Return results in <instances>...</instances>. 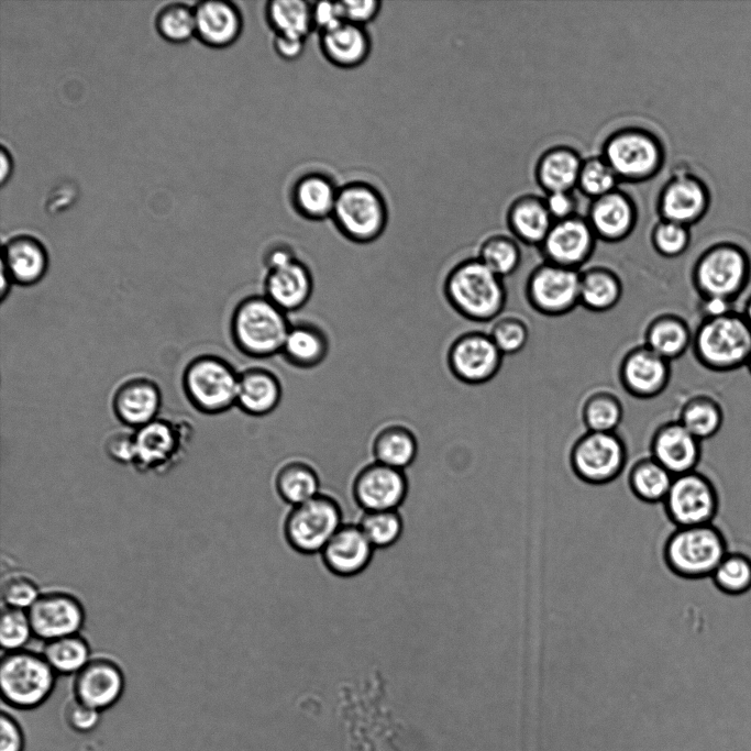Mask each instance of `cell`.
<instances>
[{"mask_svg":"<svg viewBox=\"0 0 751 751\" xmlns=\"http://www.w3.org/2000/svg\"><path fill=\"white\" fill-rule=\"evenodd\" d=\"M101 711L73 698L64 709L66 724L76 732L87 733L95 730L100 721Z\"/></svg>","mask_w":751,"mask_h":751,"instance_id":"53","label":"cell"},{"mask_svg":"<svg viewBox=\"0 0 751 751\" xmlns=\"http://www.w3.org/2000/svg\"><path fill=\"white\" fill-rule=\"evenodd\" d=\"M194 16L195 36L210 47L230 46L242 32V14L232 1L201 0L194 5Z\"/></svg>","mask_w":751,"mask_h":751,"instance_id":"28","label":"cell"},{"mask_svg":"<svg viewBox=\"0 0 751 751\" xmlns=\"http://www.w3.org/2000/svg\"><path fill=\"white\" fill-rule=\"evenodd\" d=\"M0 183L4 185L12 174L13 162L10 152L3 145L0 147Z\"/></svg>","mask_w":751,"mask_h":751,"instance_id":"61","label":"cell"},{"mask_svg":"<svg viewBox=\"0 0 751 751\" xmlns=\"http://www.w3.org/2000/svg\"><path fill=\"white\" fill-rule=\"evenodd\" d=\"M332 219L350 241L369 243L377 240L387 224V207L379 191L362 181L339 189Z\"/></svg>","mask_w":751,"mask_h":751,"instance_id":"9","label":"cell"},{"mask_svg":"<svg viewBox=\"0 0 751 751\" xmlns=\"http://www.w3.org/2000/svg\"><path fill=\"white\" fill-rule=\"evenodd\" d=\"M43 656L56 674H76L91 659L88 641L80 633L46 641Z\"/></svg>","mask_w":751,"mask_h":751,"instance_id":"42","label":"cell"},{"mask_svg":"<svg viewBox=\"0 0 751 751\" xmlns=\"http://www.w3.org/2000/svg\"><path fill=\"white\" fill-rule=\"evenodd\" d=\"M320 48L331 64L341 68H353L368 57L371 40L363 26L342 22L320 33Z\"/></svg>","mask_w":751,"mask_h":751,"instance_id":"32","label":"cell"},{"mask_svg":"<svg viewBox=\"0 0 751 751\" xmlns=\"http://www.w3.org/2000/svg\"><path fill=\"white\" fill-rule=\"evenodd\" d=\"M600 155L620 183H645L659 175L665 164V147L651 130L625 125L606 136Z\"/></svg>","mask_w":751,"mask_h":751,"instance_id":"5","label":"cell"},{"mask_svg":"<svg viewBox=\"0 0 751 751\" xmlns=\"http://www.w3.org/2000/svg\"><path fill=\"white\" fill-rule=\"evenodd\" d=\"M125 687L122 667L106 655H92L88 663L75 674L74 698L103 711L121 698Z\"/></svg>","mask_w":751,"mask_h":751,"instance_id":"20","label":"cell"},{"mask_svg":"<svg viewBox=\"0 0 751 751\" xmlns=\"http://www.w3.org/2000/svg\"><path fill=\"white\" fill-rule=\"evenodd\" d=\"M33 634L27 610L4 606L0 618V643L5 652L24 649Z\"/></svg>","mask_w":751,"mask_h":751,"instance_id":"51","label":"cell"},{"mask_svg":"<svg viewBox=\"0 0 751 751\" xmlns=\"http://www.w3.org/2000/svg\"><path fill=\"white\" fill-rule=\"evenodd\" d=\"M266 19L276 35L306 40L313 29L312 4L302 0H273L266 5Z\"/></svg>","mask_w":751,"mask_h":751,"instance_id":"41","label":"cell"},{"mask_svg":"<svg viewBox=\"0 0 751 751\" xmlns=\"http://www.w3.org/2000/svg\"><path fill=\"white\" fill-rule=\"evenodd\" d=\"M691 228L659 219L650 233V242L654 251L666 258L683 255L691 244Z\"/></svg>","mask_w":751,"mask_h":751,"instance_id":"49","label":"cell"},{"mask_svg":"<svg viewBox=\"0 0 751 751\" xmlns=\"http://www.w3.org/2000/svg\"><path fill=\"white\" fill-rule=\"evenodd\" d=\"M291 322L288 313L262 295L240 300L230 320V334L236 349L252 358L280 355Z\"/></svg>","mask_w":751,"mask_h":751,"instance_id":"2","label":"cell"},{"mask_svg":"<svg viewBox=\"0 0 751 751\" xmlns=\"http://www.w3.org/2000/svg\"><path fill=\"white\" fill-rule=\"evenodd\" d=\"M239 374L221 356L201 354L190 360L181 384L190 405L201 413L219 415L236 406Z\"/></svg>","mask_w":751,"mask_h":751,"instance_id":"6","label":"cell"},{"mask_svg":"<svg viewBox=\"0 0 751 751\" xmlns=\"http://www.w3.org/2000/svg\"><path fill=\"white\" fill-rule=\"evenodd\" d=\"M650 456L673 476L695 471L702 456V441L677 420L659 426L650 442Z\"/></svg>","mask_w":751,"mask_h":751,"instance_id":"25","label":"cell"},{"mask_svg":"<svg viewBox=\"0 0 751 751\" xmlns=\"http://www.w3.org/2000/svg\"><path fill=\"white\" fill-rule=\"evenodd\" d=\"M192 428L185 420L157 418L133 431V465L140 471L172 465L191 439Z\"/></svg>","mask_w":751,"mask_h":751,"instance_id":"14","label":"cell"},{"mask_svg":"<svg viewBox=\"0 0 751 751\" xmlns=\"http://www.w3.org/2000/svg\"><path fill=\"white\" fill-rule=\"evenodd\" d=\"M663 505L669 519L683 528L711 523L719 500L713 482L695 470L674 476Z\"/></svg>","mask_w":751,"mask_h":751,"instance_id":"13","label":"cell"},{"mask_svg":"<svg viewBox=\"0 0 751 751\" xmlns=\"http://www.w3.org/2000/svg\"><path fill=\"white\" fill-rule=\"evenodd\" d=\"M725 413L717 399L698 394L681 407L677 421L699 441L715 437L721 429Z\"/></svg>","mask_w":751,"mask_h":751,"instance_id":"39","label":"cell"},{"mask_svg":"<svg viewBox=\"0 0 751 751\" xmlns=\"http://www.w3.org/2000/svg\"><path fill=\"white\" fill-rule=\"evenodd\" d=\"M692 352L706 369L729 373L746 367L751 353V328L736 310L702 318L693 332Z\"/></svg>","mask_w":751,"mask_h":751,"instance_id":"3","label":"cell"},{"mask_svg":"<svg viewBox=\"0 0 751 751\" xmlns=\"http://www.w3.org/2000/svg\"><path fill=\"white\" fill-rule=\"evenodd\" d=\"M27 615L33 634L45 642L80 633L86 619L80 599L62 589L42 592Z\"/></svg>","mask_w":751,"mask_h":751,"instance_id":"17","label":"cell"},{"mask_svg":"<svg viewBox=\"0 0 751 751\" xmlns=\"http://www.w3.org/2000/svg\"><path fill=\"white\" fill-rule=\"evenodd\" d=\"M553 222L544 197L531 192L516 197L506 211V224L511 236L527 246L539 249Z\"/></svg>","mask_w":751,"mask_h":751,"instance_id":"30","label":"cell"},{"mask_svg":"<svg viewBox=\"0 0 751 751\" xmlns=\"http://www.w3.org/2000/svg\"><path fill=\"white\" fill-rule=\"evenodd\" d=\"M735 303L721 300V299H715V298H705L700 299L698 302V310L702 314V318H707V317H716L720 314H725L727 312H730L733 309Z\"/></svg>","mask_w":751,"mask_h":751,"instance_id":"60","label":"cell"},{"mask_svg":"<svg viewBox=\"0 0 751 751\" xmlns=\"http://www.w3.org/2000/svg\"><path fill=\"white\" fill-rule=\"evenodd\" d=\"M443 292L451 308L473 322L497 320L507 303L504 279L477 256L465 258L449 270Z\"/></svg>","mask_w":751,"mask_h":751,"instance_id":"1","label":"cell"},{"mask_svg":"<svg viewBox=\"0 0 751 751\" xmlns=\"http://www.w3.org/2000/svg\"><path fill=\"white\" fill-rule=\"evenodd\" d=\"M48 266L47 250L36 236L20 233L2 244L0 267L13 285L31 287L38 284L47 274Z\"/></svg>","mask_w":751,"mask_h":751,"instance_id":"26","label":"cell"},{"mask_svg":"<svg viewBox=\"0 0 751 751\" xmlns=\"http://www.w3.org/2000/svg\"><path fill=\"white\" fill-rule=\"evenodd\" d=\"M623 285L619 275L605 266L581 270L579 306L603 313L614 309L621 300Z\"/></svg>","mask_w":751,"mask_h":751,"instance_id":"35","label":"cell"},{"mask_svg":"<svg viewBox=\"0 0 751 751\" xmlns=\"http://www.w3.org/2000/svg\"><path fill=\"white\" fill-rule=\"evenodd\" d=\"M372 453L375 462L405 471L417 457L418 439L405 424H386L374 435Z\"/></svg>","mask_w":751,"mask_h":751,"instance_id":"37","label":"cell"},{"mask_svg":"<svg viewBox=\"0 0 751 751\" xmlns=\"http://www.w3.org/2000/svg\"><path fill=\"white\" fill-rule=\"evenodd\" d=\"M263 295L285 312L303 308L313 292L310 268L296 255L265 266Z\"/></svg>","mask_w":751,"mask_h":751,"instance_id":"22","label":"cell"},{"mask_svg":"<svg viewBox=\"0 0 751 751\" xmlns=\"http://www.w3.org/2000/svg\"><path fill=\"white\" fill-rule=\"evenodd\" d=\"M305 41L284 35H275L274 49L285 60H295L300 57L305 48Z\"/></svg>","mask_w":751,"mask_h":751,"instance_id":"59","label":"cell"},{"mask_svg":"<svg viewBox=\"0 0 751 751\" xmlns=\"http://www.w3.org/2000/svg\"><path fill=\"white\" fill-rule=\"evenodd\" d=\"M693 331L678 314L662 313L644 331V345L669 362L682 357L692 346Z\"/></svg>","mask_w":751,"mask_h":751,"instance_id":"34","label":"cell"},{"mask_svg":"<svg viewBox=\"0 0 751 751\" xmlns=\"http://www.w3.org/2000/svg\"><path fill=\"white\" fill-rule=\"evenodd\" d=\"M278 496L291 507L302 504L320 494V479L317 471L303 461H289L283 464L275 476Z\"/></svg>","mask_w":751,"mask_h":751,"instance_id":"38","label":"cell"},{"mask_svg":"<svg viewBox=\"0 0 751 751\" xmlns=\"http://www.w3.org/2000/svg\"><path fill=\"white\" fill-rule=\"evenodd\" d=\"M741 314L751 328V295L746 299Z\"/></svg>","mask_w":751,"mask_h":751,"instance_id":"62","label":"cell"},{"mask_svg":"<svg viewBox=\"0 0 751 751\" xmlns=\"http://www.w3.org/2000/svg\"><path fill=\"white\" fill-rule=\"evenodd\" d=\"M596 242L587 219L576 214L554 221L539 251L543 262L582 270L592 258Z\"/></svg>","mask_w":751,"mask_h":751,"instance_id":"18","label":"cell"},{"mask_svg":"<svg viewBox=\"0 0 751 751\" xmlns=\"http://www.w3.org/2000/svg\"><path fill=\"white\" fill-rule=\"evenodd\" d=\"M374 549L358 524L343 523L320 554L329 572L340 577H351L368 566Z\"/></svg>","mask_w":751,"mask_h":751,"instance_id":"27","label":"cell"},{"mask_svg":"<svg viewBox=\"0 0 751 751\" xmlns=\"http://www.w3.org/2000/svg\"><path fill=\"white\" fill-rule=\"evenodd\" d=\"M329 347V338L321 327L300 321L291 323L280 355L296 368L310 369L325 360Z\"/></svg>","mask_w":751,"mask_h":751,"instance_id":"33","label":"cell"},{"mask_svg":"<svg viewBox=\"0 0 751 751\" xmlns=\"http://www.w3.org/2000/svg\"><path fill=\"white\" fill-rule=\"evenodd\" d=\"M597 240L619 243L628 239L638 222V207L621 188L590 200L585 216Z\"/></svg>","mask_w":751,"mask_h":751,"instance_id":"23","label":"cell"},{"mask_svg":"<svg viewBox=\"0 0 751 751\" xmlns=\"http://www.w3.org/2000/svg\"><path fill=\"white\" fill-rule=\"evenodd\" d=\"M710 578L724 594H746L751 589V559L739 552H728Z\"/></svg>","mask_w":751,"mask_h":751,"instance_id":"45","label":"cell"},{"mask_svg":"<svg viewBox=\"0 0 751 751\" xmlns=\"http://www.w3.org/2000/svg\"><path fill=\"white\" fill-rule=\"evenodd\" d=\"M283 386L267 367L251 366L239 374L236 407L246 415L264 417L280 404Z\"/></svg>","mask_w":751,"mask_h":751,"instance_id":"31","label":"cell"},{"mask_svg":"<svg viewBox=\"0 0 751 751\" xmlns=\"http://www.w3.org/2000/svg\"><path fill=\"white\" fill-rule=\"evenodd\" d=\"M477 257L504 279L517 272L521 264L522 252L516 239L498 233L483 240Z\"/></svg>","mask_w":751,"mask_h":751,"instance_id":"44","label":"cell"},{"mask_svg":"<svg viewBox=\"0 0 751 751\" xmlns=\"http://www.w3.org/2000/svg\"><path fill=\"white\" fill-rule=\"evenodd\" d=\"M671 375V362L644 344L629 350L623 355L618 369L623 390L638 399H652L660 396L667 388Z\"/></svg>","mask_w":751,"mask_h":751,"instance_id":"21","label":"cell"},{"mask_svg":"<svg viewBox=\"0 0 751 751\" xmlns=\"http://www.w3.org/2000/svg\"><path fill=\"white\" fill-rule=\"evenodd\" d=\"M626 463L627 446L617 432L586 431L570 451L572 471L592 485L612 482L622 473Z\"/></svg>","mask_w":751,"mask_h":751,"instance_id":"11","label":"cell"},{"mask_svg":"<svg viewBox=\"0 0 751 751\" xmlns=\"http://www.w3.org/2000/svg\"><path fill=\"white\" fill-rule=\"evenodd\" d=\"M746 367H747L749 374L751 375V353H750L749 358L747 361Z\"/></svg>","mask_w":751,"mask_h":751,"instance_id":"63","label":"cell"},{"mask_svg":"<svg viewBox=\"0 0 751 751\" xmlns=\"http://www.w3.org/2000/svg\"><path fill=\"white\" fill-rule=\"evenodd\" d=\"M343 524L339 502L323 494L291 507L284 522V535L301 554L320 553Z\"/></svg>","mask_w":751,"mask_h":751,"instance_id":"10","label":"cell"},{"mask_svg":"<svg viewBox=\"0 0 751 751\" xmlns=\"http://www.w3.org/2000/svg\"><path fill=\"white\" fill-rule=\"evenodd\" d=\"M33 577L24 573H11L2 582L1 597L7 607L27 610L41 595Z\"/></svg>","mask_w":751,"mask_h":751,"instance_id":"52","label":"cell"},{"mask_svg":"<svg viewBox=\"0 0 751 751\" xmlns=\"http://www.w3.org/2000/svg\"><path fill=\"white\" fill-rule=\"evenodd\" d=\"M709 206L706 183L687 168H676L661 187L655 209L659 219L691 228L706 216Z\"/></svg>","mask_w":751,"mask_h":751,"instance_id":"16","label":"cell"},{"mask_svg":"<svg viewBox=\"0 0 751 751\" xmlns=\"http://www.w3.org/2000/svg\"><path fill=\"white\" fill-rule=\"evenodd\" d=\"M673 479L674 476L652 456L637 461L628 475L631 492L648 504L663 502Z\"/></svg>","mask_w":751,"mask_h":751,"instance_id":"40","label":"cell"},{"mask_svg":"<svg viewBox=\"0 0 751 751\" xmlns=\"http://www.w3.org/2000/svg\"><path fill=\"white\" fill-rule=\"evenodd\" d=\"M751 280V257L739 244L721 241L709 245L695 259L691 281L700 299L735 303Z\"/></svg>","mask_w":751,"mask_h":751,"instance_id":"4","label":"cell"},{"mask_svg":"<svg viewBox=\"0 0 751 751\" xmlns=\"http://www.w3.org/2000/svg\"><path fill=\"white\" fill-rule=\"evenodd\" d=\"M619 178L600 154L583 159L576 188L585 197L593 200L619 188Z\"/></svg>","mask_w":751,"mask_h":751,"instance_id":"48","label":"cell"},{"mask_svg":"<svg viewBox=\"0 0 751 751\" xmlns=\"http://www.w3.org/2000/svg\"><path fill=\"white\" fill-rule=\"evenodd\" d=\"M338 3L344 22L363 27L378 15L382 5L376 0H344Z\"/></svg>","mask_w":751,"mask_h":751,"instance_id":"54","label":"cell"},{"mask_svg":"<svg viewBox=\"0 0 751 751\" xmlns=\"http://www.w3.org/2000/svg\"><path fill=\"white\" fill-rule=\"evenodd\" d=\"M584 157L573 146L557 144L544 150L535 161L533 177L544 194L574 191Z\"/></svg>","mask_w":751,"mask_h":751,"instance_id":"29","label":"cell"},{"mask_svg":"<svg viewBox=\"0 0 751 751\" xmlns=\"http://www.w3.org/2000/svg\"><path fill=\"white\" fill-rule=\"evenodd\" d=\"M339 189L322 174H308L292 188V203L303 218L323 220L332 217Z\"/></svg>","mask_w":751,"mask_h":751,"instance_id":"36","label":"cell"},{"mask_svg":"<svg viewBox=\"0 0 751 751\" xmlns=\"http://www.w3.org/2000/svg\"><path fill=\"white\" fill-rule=\"evenodd\" d=\"M342 22L344 21L338 1H320L312 4L313 29H318L320 33L329 31Z\"/></svg>","mask_w":751,"mask_h":751,"instance_id":"58","label":"cell"},{"mask_svg":"<svg viewBox=\"0 0 751 751\" xmlns=\"http://www.w3.org/2000/svg\"><path fill=\"white\" fill-rule=\"evenodd\" d=\"M23 730L16 719L9 713L0 716V751H23Z\"/></svg>","mask_w":751,"mask_h":751,"instance_id":"57","label":"cell"},{"mask_svg":"<svg viewBox=\"0 0 751 751\" xmlns=\"http://www.w3.org/2000/svg\"><path fill=\"white\" fill-rule=\"evenodd\" d=\"M544 201L554 221L571 218L577 213L578 200L574 191H554L544 194Z\"/></svg>","mask_w":751,"mask_h":751,"instance_id":"56","label":"cell"},{"mask_svg":"<svg viewBox=\"0 0 751 751\" xmlns=\"http://www.w3.org/2000/svg\"><path fill=\"white\" fill-rule=\"evenodd\" d=\"M727 553L726 539L713 523L677 528L663 550L672 573L689 579L711 577Z\"/></svg>","mask_w":751,"mask_h":751,"instance_id":"8","label":"cell"},{"mask_svg":"<svg viewBox=\"0 0 751 751\" xmlns=\"http://www.w3.org/2000/svg\"><path fill=\"white\" fill-rule=\"evenodd\" d=\"M158 384L146 376H132L114 390L111 407L115 418L136 430L158 418L162 407Z\"/></svg>","mask_w":751,"mask_h":751,"instance_id":"24","label":"cell"},{"mask_svg":"<svg viewBox=\"0 0 751 751\" xmlns=\"http://www.w3.org/2000/svg\"><path fill=\"white\" fill-rule=\"evenodd\" d=\"M154 25L157 33L172 43H183L195 36L194 7L184 2H169L156 13Z\"/></svg>","mask_w":751,"mask_h":751,"instance_id":"46","label":"cell"},{"mask_svg":"<svg viewBox=\"0 0 751 751\" xmlns=\"http://www.w3.org/2000/svg\"><path fill=\"white\" fill-rule=\"evenodd\" d=\"M504 355L488 332L468 331L456 336L446 352L451 374L467 385L490 382L499 373Z\"/></svg>","mask_w":751,"mask_h":751,"instance_id":"15","label":"cell"},{"mask_svg":"<svg viewBox=\"0 0 751 751\" xmlns=\"http://www.w3.org/2000/svg\"><path fill=\"white\" fill-rule=\"evenodd\" d=\"M104 452L111 460L118 463L133 464V432L117 431L111 433L104 442Z\"/></svg>","mask_w":751,"mask_h":751,"instance_id":"55","label":"cell"},{"mask_svg":"<svg viewBox=\"0 0 751 751\" xmlns=\"http://www.w3.org/2000/svg\"><path fill=\"white\" fill-rule=\"evenodd\" d=\"M488 333L504 356L521 352L530 336L527 323L513 316L499 317Z\"/></svg>","mask_w":751,"mask_h":751,"instance_id":"50","label":"cell"},{"mask_svg":"<svg viewBox=\"0 0 751 751\" xmlns=\"http://www.w3.org/2000/svg\"><path fill=\"white\" fill-rule=\"evenodd\" d=\"M56 676L42 653L25 649L5 652L0 662L2 699L18 709H34L52 695Z\"/></svg>","mask_w":751,"mask_h":751,"instance_id":"7","label":"cell"},{"mask_svg":"<svg viewBox=\"0 0 751 751\" xmlns=\"http://www.w3.org/2000/svg\"><path fill=\"white\" fill-rule=\"evenodd\" d=\"M353 497L364 511L397 510L408 493L404 471L373 462L358 471Z\"/></svg>","mask_w":751,"mask_h":751,"instance_id":"19","label":"cell"},{"mask_svg":"<svg viewBox=\"0 0 751 751\" xmlns=\"http://www.w3.org/2000/svg\"><path fill=\"white\" fill-rule=\"evenodd\" d=\"M357 524L375 549L391 546L404 530L402 518L397 510L364 511Z\"/></svg>","mask_w":751,"mask_h":751,"instance_id":"47","label":"cell"},{"mask_svg":"<svg viewBox=\"0 0 751 751\" xmlns=\"http://www.w3.org/2000/svg\"><path fill=\"white\" fill-rule=\"evenodd\" d=\"M579 287L581 270L543 262L528 275L524 295L535 312L555 318L579 306Z\"/></svg>","mask_w":751,"mask_h":751,"instance_id":"12","label":"cell"},{"mask_svg":"<svg viewBox=\"0 0 751 751\" xmlns=\"http://www.w3.org/2000/svg\"><path fill=\"white\" fill-rule=\"evenodd\" d=\"M581 416L586 431L616 432L623 418L622 402L610 391L597 390L584 400Z\"/></svg>","mask_w":751,"mask_h":751,"instance_id":"43","label":"cell"}]
</instances>
